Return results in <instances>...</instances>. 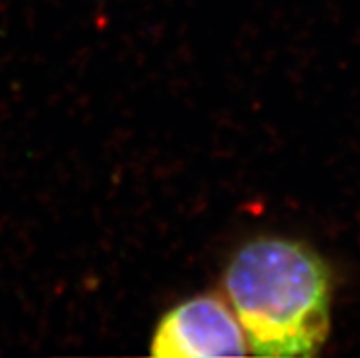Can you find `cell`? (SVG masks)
<instances>
[{"instance_id":"6da1fadb","label":"cell","mask_w":360,"mask_h":358,"mask_svg":"<svg viewBox=\"0 0 360 358\" xmlns=\"http://www.w3.org/2000/svg\"><path fill=\"white\" fill-rule=\"evenodd\" d=\"M229 304L256 357H315L331 327V274L306 243L260 238L234 254Z\"/></svg>"},{"instance_id":"7a4b0ae2","label":"cell","mask_w":360,"mask_h":358,"mask_svg":"<svg viewBox=\"0 0 360 358\" xmlns=\"http://www.w3.org/2000/svg\"><path fill=\"white\" fill-rule=\"evenodd\" d=\"M150 353L160 358H205L243 357L251 351L231 304L216 295H201L161 318Z\"/></svg>"}]
</instances>
